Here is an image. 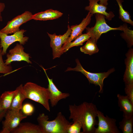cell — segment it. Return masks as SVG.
<instances>
[{
	"label": "cell",
	"mask_w": 133,
	"mask_h": 133,
	"mask_svg": "<svg viewBox=\"0 0 133 133\" xmlns=\"http://www.w3.org/2000/svg\"><path fill=\"white\" fill-rule=\"evenodd\" d=\"M17 88V91L14 98L10 109L20 110L23 101L26 99V95L22 84H20Z\"/></svg>",
	"instance_id": "d6986e66"
},
{
	"label": "cell",
	"mask_w": 133,
	"mask_h": 133,
	"mask_svg": "<svg viewBox=\"0 0 133 133\" xmlns=\"http://www.w3.org/2000/svg\"><path fill=\"white\" fill-rule=\"evenodd\" d=\"M2 76H0V77H2Z\"/></svg>",
	"instance_id": "836d02e7"
},
{
	"label": "cell",
	"mask_w": 133,
	"mask_h": 133,
	"mask_svg": "<svg viewBox=\"0 0 133 133\" xmlns=\"http://www.w3.org/2000/svg\"><path fill=\"white\" fill-rule=\"evenodd\" d=\"M82 129L80 124L77 121L73 122L68 127L67 133H82L81 132Z\"/></svg>",
	"instance_id": "83f0119b"
},
{
	"label": "cell",
	"mask_w": 133,
	"mask_h": 133,
	"mask_svg": "<svg viewBox=\"0 0 133 133\" xmlns=\"http://www.w3.org/2000/svg\"><path fill=\"white\" fill-rule=\"evenodd\" d=\"M33 16L31 12L26 11L8 21L6 26L0 29V31L7 35L14 33L20 30L19 27L21 25L32 19Z\"/></svg>",
	"instance_id": "9c48e42d"
},
{
	"label": "cell",
	"mask_w": 133,
	"mask_h": 133,
	"mask_svg": "<svg viewBox=\"0 0 133 133\" xmlns=\"http://www.w3.org/2000/svg\"><path fill=\"white\" fill-rule=\"evenodd\" d=\"M76 62L77 65L75 67L73 68L68 67L65 71H73L81 72L86 77L90 83L99 85L100 87L99 92L100 93H102L104 79L113 72L115 71V69L114 68L111 69L106 72L91 73L87 71L83 67L78 59H76Z\"/></svg>",
	"instance_id": "277c9868"
},
{
	"label": "cell",
	"mask_w": 133,
	"mask_h": 133,
	"mask_svg": "<svg viewBox=\"0 0 133 133\" xmlns=\"http://www.w3.org/2000/svg\"><path fill=\"white\" fill-rule=\"evenodd\" d=\"M97 117L98 120V127L96 128L94 133H120L116 125V120L109 117L107 115L104 116L101 111L98 110Z\"/></svg>",
	"instance_id": "52a82bcc"
},
{
	"label": "cell",
	"mask_w": 133,
	"mask_h": 133,
	"mask_svg": "<svg viewBox=\"0 0 133 133\" xmlns=\"http://www.w3.org/2000/svg\"><path fill=\"white\" fill-rule=\"evenodd\" d=\"M69 107V119L80 124L82 133H94L98 123L96 119L98 110L96 105L84 102L79 105H70Z\"/></svg>",
	"instance_id": "6da1fadb"
},
{
	"label": "cell",
	"mask_w": 133,
	"mask_h": 133,
	"mask_svg": "<svg viewBox=\"0 0 133 133\" xmlns=\"http://www.w3.org/2000/svg\"><path fill=\"white\" fill-rule=\"evenodd\" d=\"M6 112L3 109L0 100V122L4 117Z\"/></svg>",
	"instance_id": "f546056e"
},
{
	"label": "cell",
	"mask_w": 133,
	"mask_h": 133,
	"mask_svg": "<svg viewBox=\"0 0 133 133\" xmlns=\"http://www.w3.org/2000/svg\"><path fill=\"white\" fill-rule=\"evenodd\" d=\"M49 119V116L43 113L40 114L37 118L42 133H67L68 127L73 123L69 121L61 112L54 120L50 121Z\"/></svg>",
	"instance_id": "7a4b0ae2"
},
{
	"label": "cell",
	"mask_w": 133,
	"mask_h": 133,
	"mask_svg": "<svg viewBox=\"0 0 133 133\" xmlns=\"http://www.w3.org/2000/svg\"><path fill=\"white\" fill-rule=\"evenodd\" d=\"M26 31L21 29L14 33L12 35H8L2 33L0 29V40L2 48V54L4 55L6 53L7 50L9 47L16 42H18L19 44L24 45L27 42L29 37L24 36V34Z\"/></svg>",
	"instance_id": "ba28073f"
},
{
	"label": "cell",
	"mask_w": 133,
	"mask_h": 133,
	"mask_svg": "<svg viewBox=\"0 0 133 133\" xmlns=\"http://www.w3.org/2000/svg\"><path fill=\"white\" fill-rule=\"evenodd\" d=\"M95 14L96 19L95 25L91 28L88 27L85 28L86 33L90 36L91 39L97 43L98 40L102 33L111 30L121 31V25L117 28L111 27L106 23L105 16L100 14Z\"/></svg>",
	"instance_id": "5b68a950"
},
{
	"label": "cell",
	"mask_w": 133,
	"mask_h": 133,
	"mask_svg": "<svg viewBox=\"0 0 133 133\" xmlns=\"http://www.w3.org/2000/svg\"><path fill=\"white\" fill-rule=\"evenodd\" d=\"M126 69L123 80L125 85L133 84V49H130L126 54Z\"/></svg>",
	"instance_id": "9a60e30c"
},
{
	"label": "cell",
	"mask_w": 133,
	"mask_h": 133,
	"mask_svg": "<svg viewBox=\"0 0 133 133\" xmlns=\"http://www.w3.org/2000/svg\"><path fill=\"white\" fill-rule=\"evenodd\" d=\"M118 106L123 112V116L130 117L133 116V104L126 96L117 95Z\"/></svg>",
	"instance_id": "2e32d148"
},
{
	"label": "cell",
	"mask_w": 133,
	"mask_h": 133,
	"mask_svg": "<svg viewBox=\"0 0 133 133\" xmlns=\"http://www.w3.org/2000/svg\"><path fill=\"white\" fill-rule=\"evenodd\" d=\"M12 133H42L38 125L29 122L20 123Z\"/></svg>",
	"instance_id": "ac0fdd59"
},
{
	"label": "cell",
	"mask_w": 133,
	"mask_h": 133,
	"mask_svg": "<svg viewBox=\"0 0 133 133\" xmlns=\"http://www.w3.org/2000/svg\"><path fill=\"white\" fill-rule=\"evenodd\" d=\"M97 43L89 39L87 40L85 44L80 48L81 51L85 54L90 55L98 52L99 49L98 47Z\"/></svg>",
	"instance_id": "7402d4cb"
},
{
	"label": "cell",
	"mask_w": 133,
	"mask_h": 133,
	"mask_svg": "<svg viewBox=\"0 0 133 133\" xmlns=\"http://www.w3.org/2000/svg\"><path fill=\"white\" fill-rule=\"evenodd\" d=\"M92 16L89 12L86 17L83 19L79 24L73 25L70 27L71 30L70 35L62 46L64 52V48L69 43L82 34L83 32L90 23Z\"/></svg>",
	"instance_id": "4fadbf2b"
},
{
	"label": "cell",
	"mask_w": 133,
	"mask_h": 133,
	"mask_svg": "<svg viewBox=\"0 0 133 133\" xmlns=\"http://www.w3.org/2000/svg\"><path fill=\"white\" fill-rule=\"evenodd\" d=\"M21 111L22 112L27 116L32 115L34 111L33 106L29 103H26L22 105Z\"/></svg>",
	"instance_id": "4316f807"
},
{
	"label": "cell",
	"mask_w": 133,
	"mask_h": 133,
	"mask_svg": "<svg viewBox=\"0 0 133 133\" xmlns=\"http://www.w3.org/2000/svg\"><path fill=\"white\" fill-rule=\"evenodd\" d=\"M63 15L59 11L50 9L33 15L32 19L43 21L53 20L59 18Z\"/></svg>",
	"instance_id": "e0dca14e"
},
{
	"label": "cell",
	"mask_w": 133,
	"mask_h": 133,
	"mask_svg": "<svg viewBox=\"0 0 133 133\" xmlns=\"http://www.w3.org/2000/svg\"><path fill=\"white\" fill-rule=\"evenodd\" d=\"M89 5L86 6L85 9L89 11L92 15L96 13L102 14L105 16V18L110 21L115 16L112 12L109 13L106 11L107 6L98 3L100 0H88Z\"/></svg>",
	"instance_id": "5bb4252c"
},
{
	"label": "cell",
	"mask_w": 133,
	"mask_h": 133,
	"mask_svg": "<svg viewBox=\"0 0 133 133\" xmlns=\"http://www.w3.org/2000/svg\"><path fill=\"white\" fill-rule=\"evenodd\" d=\"M124 90L126 96L133 104V84L125 85Z\"/></svg>",
	"instance_id": "f1b7e54d"
},
{
	"label": "cell",
	"mask_w": 133,
	"mask_h": 133,
	"mask_svg": "<svg viewBox=\"0 0 133 133\" xmlns=\"http://www.w3.org/2000/svg\"><path fill=\"white\" fill-rule=\"evenodd\" d=\"M123 117L119 123V128L123 133H133V116L130 117Z\"/></svg>",
	"instance_id": "44dd1931"
},
{
	"label": "cell",
	"mask_w": 133,
	"mask_h": 133,
	"mask_svg": "<svg viewBox=\"0 0 133 133\" xmlns=\"http://www.w3.org/2000/svg\"><path fill=\"white\" fill-rule=\"evenodd\" d=\"M2 48V47H1V44H0V49Z\"/></svg>",
	"instance_id": "d6a6232c"
},
{
	"label": "cell",
	"mask_w": 133,
	"mask_h": 133,
	"mask_svg": "<svg viewBox=\"0 0 133 133\" xmlns=\"http://www.w3.org/2000/svg\"><path fill=\"white\" fill-rule=\"evenodd\" d=\"M43 69L47 78L48 85V89L49 92V100L51 107L56 106L61 100L66 99L69 96L68 93H63L59 90L53 82L52 79H50L48 76L46 70L41 66Z\"/></svg>",
	"instance_id": "7c38bea8"
},
{
	"label": "cell",
	"mask_w": 133,
	"mask_h": 133,
	"mask_svg": "<svg viewBox=\"0 0 133 133\" xmlns=\"http://www.w3.org/2000/svg\"><path fill=\"white\" fill-rule=\"evenodd\" d=\"M5 7L4 3L0 2V21H2L1 13L3 11Z\"/></svg>",
	"instance_id": "4dcf8cb0"
},
{
	"label": "cell",
	"mask_w": 133,
	"mask_h": 133,
	"mask_svg": "<svg viewBox=\"0 0 133 133\" xmlns=\"http://www.w3.org/2000/svg\"><path fill=\"white\" fill-rule=\"evenodd\" d=\"M22 45L18 43L13 49L10 50L6 55L7 58L5 63L7 65H10L13 61H25L28 63L32 64L30 60V57L29 54L24 51Z\"/></svg>",
	"instance_id": "8fae6325"
},
{
	"label": "cell",
	"mask_w": 133,
	"mask_h": 133,
	"mask_svg": "<svg viewBox=\"0 0 133 133\" xmlns=\"http://www.w3.org/2000/svg\"><path fill=\"white\" fill-rule=\"evenodd\" d=\"M108 0H100L99 4L107 6L108 4Z\"/></svg>",
	"instance_id": "1f68e13d"
},
{
	"label": "cell",
	"mask_w": 133,
	"mask_h": 133,
	"mask_svg": "<svg viewBox=\"0 0 133 133\" xmlns=\"http://www.w3.org/2000/svg\"><path fill=\"white\" fill-rule=\"evenodd\" d=\"M90 36L87 33L82 34L78 37L73 42L69 43L64 49V52L68 51L71 48L74 47L82 45L85 42L89 39Z\"/></svg>",
	"instance_id": "cb8c5ba5"
},
{
	"label": "cell",
	"mask_w": 133,
	"mask_h": 133,
	"mask_svg": "<svg viewBox=\"0 0 133 133\" xmlns=\"http://www.w3.org/2000/svg\"><path fill=\"white\" fill-rule=\"evenodd\" d=\"M119 6V18L123 22L133 25V22L131 19V16L128 12L123 8L122 4V0H116Z\"/></svg>",
	"instance_id": "d4e9b609"
},
{
	"label": "cell",
	"mask_w": 133,
	"mask_h": 133,
	"mask_svg": "<svg viewBox=\"0 0 133 133\" xmlns=\"http://www.w3.org/2000/svg\"><path fill=\"white\" fill-rule=\"evenodd\" d=\"M27 116L21 110L9 109L6 112L5 119L2 122V127L0 133H10L17 127L23 119Z\"/></svg>",
	"instance_id": "8992f818"
},
{
	"label": "cell",
	"mask_w": 133,
	"mask_h": 133,
	"mask_svg": "<svg viewBox=\"0 0 133 133\" xmlns=\"http://www.w3.org/2000/svg\"><path fill=\"white\" fill-rule=\"evenodd\" d=\"M67 28L66 32L62 35H58L55 33L51 34L47 33L50 40V45L52 49L53 59L60 57L64 53L62 49V46L70 36L71 32L69 25Z\"/></svg>",
	"instance_id": "30bf717a"
},
{
	"label": "cell",
	"mask_w": 133,
	"mask_h": 133,
	"mask_svg": "<svg viewBox=\"0 0 133 133\" xmlns=\"http://www.w3.org/2000/svg\"><path fill=\"white\" fill-rule=\"evenodd\" d=\"M2 48L0 49V73L4 74V76L8 74L12 71V68L10 65L6 64L2 58Z\"/></svg>",
	"instance_id": "484cf974"
},
{
	"label": "cell",
	"mask_w": 133,
	"mask_h": 133,
	"mask_svg": "<svg viewBox=\"0 0 133 133\" xmlns=\"http://www.w3.org/2000/svg\"><path fill=\"white\" fill-rule=\"evenodd\" d=\"M23 88L26 94V99L39 103L47 111H50L48 88L31 82L26 83L23 86Z\"/></svg>",
	"instance_id": "3957f363"
},
{
	"label": "cell",
	"mask_w": 133,
	"mask_h": 133,
	"mask_svg": "<svg viewBox=\"0 0 133 133\" xmlns=\"http://www.w3.org/2000/svg\"><path fill=\"white\" fill-rule=\"evenodd\" d=\"M17 91V88L13 91H6L0 96V100L4 110L7 111L10 109L14 98Z\"/></svg>",
	"instance_id": "ffe728a7"
},
{
	"label": "cell",
	"mask_w": 133,
	"mask_h": 133,
	"mask_svg": "<svg viewBox=\"0 0 133 133\" xmlns=\"http://www.w3.org/2000/svg\"><path fill=\"white\" fill-rule=\"evenodd\" d=\"M121 26V31L123 32L121 34V35L126 41L128 46L131 48L133 45V31L129 29L126 24Z\"/></svg>",
	"instance_id": "603a6c76"
}]
</instances>
